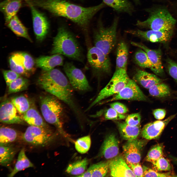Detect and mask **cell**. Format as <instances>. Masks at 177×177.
Listing matches in <instances>:
<instances>
[{"label":"cell","mask_w":177,"mask_h":177,"mask_svg":"<svg viewBox=\"0 0 177 177\" xmlns=\"http://www.w3.org/2000/svg\"><path fill=\"white\" fill-rule=\"evenodd\" d=\"M37 82L42 88L66 104L79 121L89 120L77 101L68 79L59 70H43Z\"/></svg>","instance_id":"1"},{"label":"cell","mask_w":177,"mask_h":177,"mask_svg":"<svg viewBox=\"0 0 177 177\" xmlns=\"http://www.w3.org/2000/svg\"><path fill=\"white\" fill-rule=\"evenodd\" d=\"M35 7L46 10L53 15L67 18L85 30H87L94 15L106 5L103 2L97 5L84 7L65 0H27Z\"/></svg>","instance_id":"2"},{"label":"cell","mask_w":177,"mask_h":177,"mask_svg":"<svg viewBox=\"0 0 177 177\" xmlns=\"http://www.w3.org/2000/svg\"><path fill=\"white\" fill-rule=\"evenodd\" d=\"M52 54L63 55L83 62L84 57L82 48L74 35L66 26L62 25L59 27L54 38Z\"/></svg>","instance_id":"3"},{"label":"cell","mask_w":177,"mask_h":177,"mask_svg":"<svg viewBox=\"0 0 177 177\" xmlns=\"http://www.w3.org/2000/svg\"><path fill=\"white\" fill-rule=\"evenodd\" d=\"M40 102L41 111L46 121L55 126L64 136L67 137L63 128L65 113L60 101L51 94L41 97Z\"/></svg>","instance_id":"4"},{"label":"cell","mask_w":177,"mask_h":177,"mask_svg":"<svg viewBox=\"0 0 177 177\" xmlns=\"http://www.w3.org/2000/svg\"><path fill=\"white\" fill-rule=\"evenodd\" d=\"M146 10L149 14L148 18L143 21L138 20L136 26L155 31H173L176 20L166 9L158 8Z\"/></svg>","instance_id":"5"},{"label":"cell","mask_w":177,"mask_h":177,"mask_svg":"<svg viewBox=\"0 0 177 177\" xmlns=\"http://www.w3.org/2000/svg\"><path fill=\"white\" fill-rule=\"evenodd\" d=\"M118 22V18L116 17L110 26L105 27L100 21L97 28L94 32V46L106 55H108L116 45Z\"/></svg>","instance_id":"6"},{"label":"cell","mask_w":177,"mask_h":177,"mask_svg":"<svg viewBox=\"0 0 177 177\" xmlns=\"http://www.w3.org/2000/svg\"><path fill=\"white\" fill-rule=\"evenodd\" d=\"M129 79L126 69H116L109 83L100 91L85 111H88L103 100L118 93L125 87Z\"/></svg>","instance_id":"7"},{"label":"cell","mask_w":177,"mask_h":177,"mask_svg":"<svg viewBox=\"0 0 177 177\" xmlns=\"http://www.w3.org/2000/svg\"><path fill=\"white\" fill-rule=\"evenodd\" d=\"M87 58L93 76L97 79L98 84L101 78L111 71V63L108 55L94 46L88 49Z\"/></svg>","instance_id":"8"},{"label":"cell","mask_w":177,"mask_h":177,"mask_svg":"<svg viewBox=\"0 0 177 177\" xmlns=\"http://www.w3.org/2000/svg\"><path fill=\"white\" fill-rule=\"evenodd\" d=\"M55 135L49 128L30 126L22 135L23 140L31 145L44 146L53 141Z\"/></svg>","instance_id":"9"},{"label":"cell","mask_w":177,"mask_h":177,"mask_svg":"<svg viewBox=\"0 0 177 177\" xmlns=\"http://www.w3.org/2000/svg\"><path fill=\"white\" fill-rule=\"evenodd\" d=\"M63 67L69 83L74 89L82 92L90 91L92 90L85 75L73 63L66 62Z\"/></svg>","instance_id":"10"},{"label":"cell","mask_w":177,"mask_h":177,"mask_svg":"<svg viewBox=\"0 0 177 177\" xmlns=\"http://www.w3.org/2000/svg\"><path fill=\"white\" fill-rule=\"evenodd\" d=\"M122 100L146 101L148 99L136 82L130 78L126 85L120 91L114 95L112 98L103 102V103Z\"/></svg>","instance_id":"11"},{"label":"cell","mask_w":177,"mask_h":177,"mask_svg":"<svg viewBox=\"0 0 177 177\" xmlns=\"http://www.w3.org/2000/svg\"><path fill=\"white\" fill-rule=\"evenodd\" d=\"M31 13L33 30L38 41H43L49 31V23L45 15L38 10L35 7L28 4Z\"/></svg>","instance_id":"12"},{"label":"cell","mask_w":177,"mask_h":177,"mask_svg":"<svg viewBox=\"0 0 177 177\" xmlns=\"http://www.w3.org/2000/svg\"><path fill=\"white\" fill-rule=\"evenodd\" d=\"M125 32L152 42L165 43L170 39L173 31H159L150 30L145 31L136 30H127Z\"/></svg>","instance_id":"13"},{"label":"cell","mask_w":177,"mask_h":177,"mask_svg":"<svg viewBox=\"0 0 177 177\" xmlns=\"http://www.w3.org/2000/svg\"><path fill=\"white\" fill-rule=\"evenodd\" d=\"M146 142L145 141L136 139L127 141L123 147L127 162L133 163L140 162L141 151Z\"/></svg>","instance_id":"14"},{"label":"cell","mask_w":177,"mask_h":177,"mask_svg":"<svg viewBox=\"0 0 177 177\" xmlns=\"http://www.w3.org/2000/svg\"><path fill=\"white\" fill-rule=\"evenodd\" d=\"M19 113L11 101H5L0 105V121L8 124H23L24 120Z\"/></svg>","instance_id":"15"},{"label":"cell","mask_w":177,"mask_h":177,"mask_svg":"<svg viewBox=\"0 0 177 177\" xmlns=\"http://www.w3.org/2000/svg\"><path fill=\"white\" fill-rule=\"evenodd\" d=\"M176 115L170 116L163 120H156L146 124L142 130V137L148 140L159 138L166 126Z\"/></svg>","instance_id":"16"},{"label":"cell","mask_w":177,"mask_h":177,"mask_svg":"<svg viewBox=\"0 0 177 177\" xmlns=\"http://www.w3.org/2000/svg\"><path fill=\"white\" fill-rule=\"evenodd\" d=\"M131 43L133 45L142 49L146 53L152 64V71L154 73L160 76L164 75V72L162 66L160 49H152L141 43L132 42Z\"/></svg>","instance_id":"17"},{"label":"cell","mask_w":177,"mask_h":177,"mask_svg":"<svg viewBox=\"0 0 177 177\" xmlns=\"http://www.w3.org/2000/svg\"><path fill=\"white\" fill-rule=\"evenodd\" d=\"M109 169L112 177H136L121 157L115 158L109 162Z\"/></svg>","instance_id":"18"},{"label":"cell","mask_w":177,"mask_h":177,"mask_svg":"<svg viewBox=\"0 0 177 177\" xmlns=\"http://www.w3.org/2000/svg\"><path fill=\"white\" fill-rule=\"evenodd\" d=\"M119 141L115 135L111 134L107 136L101 147L100 154L106 159L116 157L119 152Z\"/></svg>","instance_id":"19"},{"label":"cell","mask_w":177,"mask_h":177,"mask_svg":"<svg viewBox=\"0 0 177 177\" xmlns=\"http://www.w3.org/2000/svg\"><path fill=\"white\" fill-rule=\"evenodd\" d=\"M133 80L145 88L148 89L162 81L156 75L139 69L136 70Z\"/></svg>","instance_id":"20"},{"label":"cell","mask_w":177,"mask_h":177,"mask_svg":"<svg viewBox=\"0 0 177 177\" xmlns=\"http://www.w3.org/2000/svg\"><path fill=\"white\" fill-rule=\"evenodd\" d=\"M64 60L62 55L55 54L40 57L36 59L35 63L37 67L43 70L48 71L53 69L56 66L63 65Z\"/></svg>","instance_id":"21"},{"label":"cell","mask_w":177,"mask_h":177,"mask_svg":"<svg viewBox=\"0 0 177 177\" xmlns=\"http://www.w3.org/2000/svg\"><path fill=\"white\" fill-rule=\"evenodd\" d=\"M22 2V0H4L0 3V10L4 15L6 24L16 15Z\"/></svg>","instance_id":"22"},{"label":"cell","mask_w":177,"mask_h":177,"mask_svg":"<svg viewBox=\"0 0 177 177\" xmlns=\"http://www.w3.org/2000/svg\"><path fill=\"white\" fill-rule=\"evenodd\" d=\"M22 117L24 120L30 126L49 128L39 112L34 107H31L23 114Z\"/></svg>","instance_id":"23"},{"label":"cell","mask_w":177,"mask_h":177,"mask_svg":"<svg viewBox=\"0 0 177 177\" xmlns=\"http://www.w3.org/2000/svg\"><path fill=\"white\" fill-rule=\"evenodd\" d=\"M120 134L125 140H129L136 139L140 132V124L135 126L129 125L126 122L117 123Z\"/></svg>","instance_id":"24"},{"label":"cell","mask_w":177,"mask_h":177,"mask_svg":"<svg viewBox=\"0 0 177 177\" xmlns=\"http://www.w3.org/2000/svg\"><path fill=\"white\" fill-rule=\"evenodd\" d=\"M106 5L113 9L118 13L131 15L134 10L133 6L128 0H103Z\"/></svg>","instance_id":"25"},{"label":"cell","mask_w":177,"mask_h":177,"mask_svg":"<svg viewBox=\"0 0 177 177\" xmlns=\"http://www.w3.org/2000/svg\"><path fill=\"white\" fill-rule=\"evenodd\" d=\"M6 25L17 36L25 38L30 41L32 42L28 34L27 29L16 15L13 16Z\"/></svg>","instance_id":"26"},{"label":"cell","mask_w":177,"mask_h":177,"mask_svg":"<svg viewBox=\"0 0 177 177\" xmlns=\"http://www.w3.org/2000/svg\"><path fill=\"white\" fill-rule=\"evenodd\" d=\"M128 55L127 44L124 41H120L118 44L117 48L116 69H126Z\"/></svg>","instance_id":"27"},{"label":"cell","mask_w":177,"mask_h":177,"mask_svg":"<svg viewBox=\"0 0 177 177\" xmlns=\"http://www.w3.org/2000/svg\"><path fill=\"white\" fill-rule=\"evenodd\" d=\"M33 165L26 156L24 148L20 151L14 168L8 175L9 177H14L18 172L24 169L33 167Z\"/></svg>","instance_id":"28"},{"label":"cell","mask_w":177,"mask_h":177,"mask_svg":"<svg viewBox=\"0 0 177 177\" xmlns=\"http://www.w3.org/2000/svg\"><path fill=\"white\" fill-rule=\"evenodd\" d=\"M8 145H0V164L5 167L11 163L16 152L13 147Z\"/></svg>","instance_id":"29"},{"label":"cell","mask_w":177,"mask_h":177,"mask_svg":"<svg viewBox=\"0 0 177 177\" xmlns=\"http://www.w3.org/2000/svg\"><path fill=\"white\" fill-rule=\"evenodd\" d=\"M18 136L16 131L7 127L1 126L0 129V145H8L16 140Z\"/></svg>","instance_id":"30"},{"label":"cell","mask_w":177,"mask_h":177,"mask_svg":"<svg viewBox=\"0 0 177 177\" xmlns=\"http://www.w3.org/2000/svg\"><path fill=\"white\" fill-rule=\"evenodd\" d=\"M88 162V160L86 158L77 161L70 164L67 167L66 171L68 174L76 177L85 171Z\"/></svg>","instance_id":"31"},{"label":"cell","mask_w":177,"mask_h":177,"mask_svg":"<svg viewBox=\"0 0 177 177\" xmlns=\"http://www.w3.org/2000/svg\"><path fill=\"white\" fill-rule=\"evenodd\" d=\"M11 101L20 114H23L31 107L29 99L24 95L15 97Z\"/></svg>","instance_id":"32"},{"label":"cell","mask_w":177,"mask_h":177,"mask_svg":"<svg viewBox=\"0 0 177 177\" xmlns=\"http://www.w3.org/2000/svg\"><path fill=\"white\" fill-rule=\"evenodd\" d=\"M150 95L159 98H164L171 94V90L168 86L162 82L156 84L149 89Z\"/></svg>","instance_id":"33"},{"label":"cell","mask_w":177,"mask_h":177,"mask_svg":"<svg viewBox=\"0 0 177 177\" xmlns=\"http://www.w3.org/2000/svg\"><path fill=\"white\" fill-rule=\"evenodd\" d=\"M134 59L136 63L140 67L153 69V65L146 53L140 48L135 53Z\"/></svg>","instance_id":"34"},{"label":"cell","mask_w":177,"mask_h":177,"mask_svg":"<svg viewBox=\"0 0 177 177\" xmlns=\"http://www.w3.org/2000/svg\"><path fill=\"white\" fill-rule=\"evenodd\" d=\"M29 85V80L20 77L11 82L8 86L9 93H16L26 89Z\"/></svg>","instance_id":"35"},{"label":"cell","mask_w":177,"mask_h":177,"mask_svg":"<svg viewBox=\"0 0 177 177\" xmlns=\"http://www.w3.org/2000/svg\"><path fill=\"white\" fill-rule=\"evenodd\" d=\"M109 162H101L94 164L89 167L92 171V177H104L109 168Z\"/></svg>","instance_id":"36"},{"label":"cell","mask_w":177,"mask_h":177,"mask_svg":"<svg viewBox=\"0 0 177 177\" xmlns=\"http://www.w3.org/2000/svg\"><path fill=\"white\" fill-rule=\"evenodd\" d=\"M163 147L162 144H158L152 147L148 152L146 157V161L152 164L163 156Z\"/></svg>","instance_id":"37"},{"label":"cell","mask_w":177,"mask_h":177,"mask_svg":"<svg viewBox=\"0 0 177 177\" xmlns=\"http://www.w3.org/2000/svg\"><path fill=\"white\" fill-rule=\"evenodd\" d=\"M91 144L90 136L88 135L77 139L75 142V147L78 152L82 154H85L89 149Z\"/></svg>","instance_id":"38"},{"label":"cell","mask_w":177,"mask_h":177,"mask_svg":"<svg viewBox=\"0 0 177 177\" xmlns=\"http://www.w3.org/2000/svg\"><path fill=\"white\" fill-rule=\"evenodd\" d=\"M155 170L158 171H169L171 166L169 161L163 156L161 157L152 164Z\"/></svg>","instance_id":"39"},{"label":"cell","mask_w":177,"mask_h":177,"mask_svg":"<svg viewBox=\"0 0 177 177\" xmlns=\"http://www.w3.org/2000/svg\"><path fill=\"white\" fill-rule=\"evenodd\" d=\"M142 167L143 170V177H176L172 174L170 172L161 173L158 172L144 165H143Z\"/></svg>","instance_id":"40"},{"label":"cell","mask_w":177,"mask_h":177,"mask_svg":"<svg viewBox=\"0 0 177 177\" xmlns=\"http://www.w3.org/2000/svg\"><path fill=\"white\" fill-rule=\"evenodd\" d=\"M104 116L106 120L123 119L126 118L127 117L125 115L118 113L111 107L106 111Z\"/></svg>","instance_id":"41"},{"label":"cell","mask_w":177,"mask_h":177,"mask_svg":"<svg viewBox=\"0 0 177 177\" xmlns=\"http://www.w3.org/2000/svg\"><path fill=\"white\" fill-rule=\"evenodd\" d=\"M9 62L11 70L20 75H22L27 77L30 76V74L25 69L23 66L16 63L10 57Z\"/></svg>","instance_id":"42"},{"label":"cell","mask_w":177,"mask_h":177,"mask_svg":"<svg viewBox=\"0 0 177 177\" xmlns=\"http://www.w3.org/2000/svg\"><path fill=\"white\" fill-rule=\"evenodd\" d=\"M23 56V66L25 69L29 72H33L34 68V62L31 56L29 54L22 52Z\"/></svg>","instance_id":"43"},{"label":"cell","mask_w":177,"mask_h":177,"mask_svg":"<svg viewBox=\"0 0 177 177\" xmlns=\"http://www.w3.org/2000/svg\"><path fill=\"white\" fill-rule=\"evenodd\" d=\"M166 64L168 74L177 82V62L168 59L166 60Z\"/></svg>","instance_id":"44"},{"label":"cell","mask_w":177,"mask_h":177,"mask_svg":"<svg viewBox=\"0 0 177 177\" xmlns=\"http://www.w3.org/2000/svg\"><path fill=\"white\" fill-rule=\"evenodd\" d=\"M2 73L6 84L9 86L10 83L20 77V75L12 70H3Z\"/></svg>","instance_id":"45"},{"label":"cell","mask_w":177,"mask_h":177,"mask_svg":"<svg viewBox=\"0 0 177 177\" xmlns=\"http://www.w3.org/2000/svg\"><path fill=\"white\" fill-rule=\"evenodd\" d=\"M141 119V116L139 113L132 114L126 117L125 122L129 125L135 126L140 124Z\"/></svg>","instance_id":"46"},{"label":"cell","mask_w":177,"mask_h":177,"mask_svg":"<svg viewBox=\"0 0 177 177\" xmlns=\"http://www.w3.org/2000/svg\"><path fill=\"white\" fill-rule=\"evenodd\" d=\"M126 162L129 167L136 177H143V167L139 162L136 163Z\"/></svg>","instance_id":"47"},{"label":"cell","mask_w":177,"mask_h":177,"mask_svg":"<svg viewBox=\"0 0 177 177\" xmlns=\"http://www.w3.org/2000/svg\"><path fill=\"white\" fill-rule=\"evenodd\" d=\"M111 107L113 108L118 113L124 114L128 112V110L124 104L116 102L110 104Z\"/></svg>","instance_id":"48"},{"label":"cell","mask_w":177,"mask_h":177,"mask_svg":"<svg viewBox=\"0 0 177 177\" xmlns=\"http://www.w3.org/2000/svg\"><path fill=\"white\" fill-rule=\"evenodd\" d=\"M166 113L165 110L163 109H157L152 111V113L154 118L159 120L163 119L166 115Z\"/></svg>","instance_id":"49"},{"label":"cell","mask_w":177,"mask_h":177,"mask_svg":"<svg viewBox=\"0 0 177 177\" xmlns=\"http://www.w3.org/2000/svg\"><path fill=\"white\" fill-rule=\"evenodd\" d=\"M76 177H92V171L89 167L86 171H85L83 173Z\"/></svg>","instance_id":"50"},{"label":"cell","mask_w":177,"mask_h":177,"mask_svg":"<svg viewBox=\"0 0 177 177\" xmlns=\"http://www.w3.org/2000/svg\"><path fill=\"white\" fill-rule=\"evenodd\" d=\"M174 163L177 165V158L171 157Z\"/></svg>","instance_id":"51"},{"label":"cell","mask_w":177,"mask_h":177,"mask_svg":"<svg viewBox=\"0 0 177 177\" xmlns=\"http://www.w3.org/2000/svg\"><path fill=\"white\" fill-rule=\"evenodd\" d=\"M136 4H138L140 3V0H133Z\"/></svg>","instance_id":"52"},{"label":"cell","mask_w":177,"mask_h":177,"mask_svg":"<svg viewBox=\"0 0 177 177\" xmlns=\"http://www.w3.org/2000/svg\"></svg>","instance_id":"53"}]
</instances>
